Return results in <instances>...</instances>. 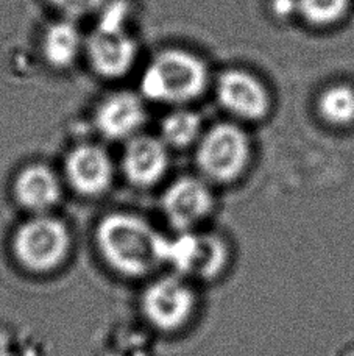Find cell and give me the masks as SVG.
I'll use <instances>...</instances> for the list:
<instances>
[{
  "label": "cell",
  "instance_id": "6da1fadb",
  "mask_svg": "<svg viewBox=\"0 0 354 356\" xmlns=\"http://www.w3.org/2000/svg\"><path fill=\"white\" fill-rule=\"evenodd\" d=\"M100 252L116 270L141 277L166 263L167 239L131 214H111L97 230Z\"/></svg>",
  "mask_w": 354,
  "mask_h": 356
},
{
  "label": "cell",
  "instance_id": "9a60e30c",
  "mask_svg": "<svg viewBox=\"0 0 354 356\" xmlns=\"http://www.w3.org/2000/svg\"><path fill=\"white\" fill-rule=\"evenodd\" d=\"M319 111L326 122L332 125H350L354 122V89L345 85L331 86L320 95Z\"/></svg>",
  "mask_w": 354,
  "mask_h": 356
},
{
  "label": "cell",
  "instance_id": "ac0fdd59",
  "mask_svg": "<svg viewBox=\"0 0 354 356\" xmlns=\"http://www.w3.org/2000/svg\"><path fill=\"white\" fill-rule=\"evenodd\" d=\"M126 11H128V8H126L125 2H122V0H112L108 6H103L102 8L97 27L108 30H122Z\"/></svg>",
  "mask_w": 354,
  "mask_h": 356
},
{
  "label": "cell",
  "instance_id": "ba28073f",
  "mask_svg": "<svg viewBox=\"0 0 354 356\" xmlns=\"http://www.w3.org/2000/svg\"><path fill=\"white\" fill-rule=\"evenodd\" d=\"M162 205L172 225L186 232L211 213L212 195L199 178L183 177L166 191Z\"/></svg>",
  "mask_w": 354,
  "mask_h": 356
},
{
  "label": "cell",
  "instance_id": "d6986e66",
  "mask_svg": "<svg viewBox=\"0 0 354 356\" xmlns=\"http://www.w3.org/2000/svg\"><path fill=\"white\" fill-rule=\"evenodd\" d=\"M50 3L66 16L78 17L99 10L102 6V0H50Z\"/></svg>",
  "mask_w": 354,
  "mask_h": 356
},
{
  "label": "cell",
  "instance_id": "5b68a950",
  "mask_svg": "<svg viewBox=\"0 0 354 356\" xmlns=\"http://www.w3.org/2000/svg\"><path fill=\"white\" fill-rule=\"evenodd\" d=\"M228 261V247L214 234L183 233L167 241L166 263L186 275L214 278L225 269Z\"/></svg>",
  "mask_w": 354,
  "mask_h": 356
},
{
  "label": "cell",
  "instance_id": "8fae6325",
  "mask_svg": "<svg viewBox=\"0 0 354 356\" xmlns=\"http://www.w3.org/2000/svg\"><path fill=\"white\" fill-rule=\"evenodd\" d=\"M145 120V110L141 99L131 92L110 95L99 106L96 125L103 136L124 139L141 129Z\"/></svg>",
  "mask_w": 354,
  "mask_h": 356
},
{
  "label": "cell",
  "instance_id": "3957f363",
  "mask_svg": "<svg viewBox=\"0 0 354 356\" xmlns=\"http://www.w3.org/2000/svg\"><path fill=\"white\" fill-rule=\"evenodd\" d=\"M250 163L248 138L233 124H219L201 138L197 164L210 180L230 183L242 175Z\"/></svg>",
  "mask_w": 354,
  "mask_h": 356
},
{
  "label": "cell",
  "instance_id": "30bf717a",
  "mask_svg": "<svg viewBox=\"0 0 354 356\" xmlns=\"http://www.w3.org/2000/svg\"><path fill=\"white\" fill-rule=\"evenodd\" d=\"M66 174L75 189L87 195H96L110 186L112 164L103 149L86 144L74 149L67 156Z\"/></svg>",
  "mask_w": 354,
  "mask_h": 356
},
{
  "label": "cell",
  "instance_id": "2e32d148",
  "mask_svg": "<svg viewBox=\"0 0 354 356\" xmlns=\"http://www.w3.org/2000/svg\"><path fill=\"white\" fill-rule=\"evenodd\" d=\"M201 120L197 114L187 110H176L170 113L161 124V135L164 143L174 147H186L200 135Z\"/></svg>",
  "mask_w": 354,
  "mask_h": 356
},
{
  "label": "cell",
  "instance_id": "ffe728a7",
  "mask_svg": "<svg viewBox=\"0 0 354 356\" xmlns=\"http://www.w3.org/2000/svg\"><path fill=\"white\" fill-rule=\"evenodd\" d=\"M275 13L280 16H289L290 13L298 11L296 0H275Z\"/></svg>",
  "mask_w": 354,
  "mask_h": 356
},
{
  "label": "cell",
  "instance_id": "e0dca14e",
  "mask_svg": "<svg viewBox=\"0 0 354 356\" xmlns=\"http://www.w3.org/2000/svg\"><path fill=\"white\" fill-rule=\"evenodd\" d=\"M298 13L312 25H331L348 10V0H296Z\"/></svg>",
  "mask_w": 354,
  "mask_h": 356
},
{
  "label": "cell",
  "instance_id": "277c9868",
  "mask_svg": "<svg viewBox=\"0 0 354 356\" xmlns=\"http://www.w3.org/2000/svg\"><path fill=\"white\" fill-rule=\"evenodd\" d=\"M69 249V233L60 220L35 218L19 228L15 238V252L25 267L46 272L58 266Z\"/></svg>",
  "mask_w": 354,
  "mask_h": 356
},
{
  "label": "cell",
  "instance_id": "9c48e42d",
  "mask_svg": "<svg viewBox=\"0 0 354 356\" xmlns=\"http://www.w3.org/2000/svg\"><path fill=\"white\" fill-rule=\"evenodd\" d=\"M136 42L122 30L96 29L87 40L91 65L105 77H120L133 66L136 58Z\"/></svg>",
  "mask_w": 354,
  "mask_h": 356
},
{
  "label": "cell",
  "instance_id": "4fadbf2b",
  "mask_svg": "<svg viewBox=\"0 0 354 356\" xmlns=\"http://www.w3.org/2000/svg\"><path fill=\"white\" fill-rule=\"evenodd\" d=\"M16 195L25 208L44 211L60 200L61 188L56 175L46 166H30L19 174Z\"/></svg>",
  "mask_w": 354,
  "mask_h": 356
},
{
  "label": "cell",
  "instance_id": "7c38bea8",
  "mask_svg": "<svg viewBox=\"0 0 354 356\" xmlns=\"http://www.w3.org/2000/svg\"><path fill=\"white\" fill-rule=\"evenodd\" d=\"M169 155L166 144L155 138L131 139L124 155V170L128 180L137 186H150L164 175Z\"/></svg>",
  "mask_w": 354,
  "mask_h": 356
},
{
  "label": "cell",
  "instance_id": "8992f818",
  "mask_svg": "<svg viewBox=\"0 0 354 356\" xmlns=\"http://www.w3.org/2000/svg\"><path fill=\"white\" fill-rule=\"evenodd\" d=\"M194 305L192 291L172 277L158 280L144 294L145 314L164 330L181 327L192 314Z\"/></svg>",
  "mask_w": 354,
  "mask_h": 356
},
{
  "label": "cell",
  "instance_id": "52a82bcc",
  "mask_svg": "<svg viewBox=\"0 0 354 356\" xmlns=\"http://www.w3.org/2000/svg\"><path fill=\"white\" fill-rule=\"evenodd\" d=\"M217 97L225 110L246 120H258L269 111V94L251 74L226 71L217 81Z\"/></svg>",
  "mask_w": 354,
  "mask_h": 356
},
{
  "label": "cell",
  "instance_id": "5bb4252c",
  "mask_svg": "<svg viewBox=\"0 0 354 356\" xmlns=\"http://www.w3.org/2000/svg\"><path fill=\"white\" fill-rule=\"evenodd\" d=\"M81 38L77 27L69 21L50 25L44 35L42 50L47 61L55 67H67L77 58Z\"/></svg>",
  "mask_w": 354,
  "mask_h": 356
},
{
  "label": "cell",
  "instance_id": "7a4b0ae2",
  "mask_svg": "<svg viewBox=\"0 0 354 356\" xmlns=\"http://www.w3.org/2000/svg\"><path fill=\"white\" fill-rule=\"evenodd\" d=\"M208 69L197 56L180 49L158 54L141 79L145 97L167 104L189 102L205 91Z\"/></svg>",
  "mask_w": 354,
  "mask_h": 356
}]
</instances>
